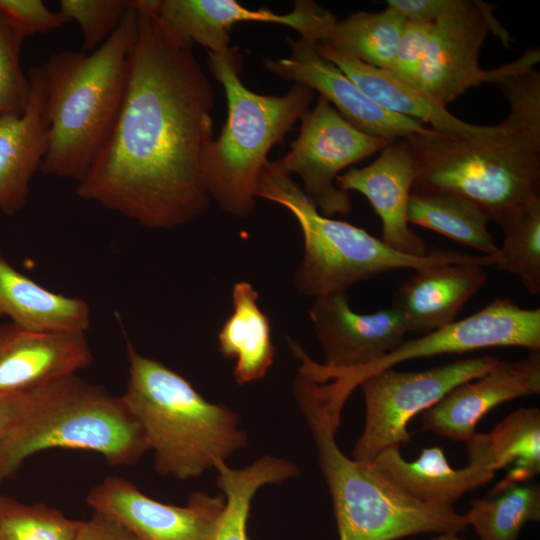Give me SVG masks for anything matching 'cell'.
I'll return each instance as SVG.
<instances>
[{"instance_id":"obj_1","label":"cell","mask_w":540,"mask_h":540,"mask_svg":"<svg viewBox=\"0 0 540 540\" xmlns=\"http://www.w3.org/2000/svg\"><path fill=\"white\" fill-rule=\"evenodd\" d=\"M136 11L118 116L75 193L145 228L171 230L210 205L202 157L213 139L215 95L194 43Z\"/></svg>"},{"instance_id":"obj_2","label":"cell","mask_w":540,"mask_h":540,"mask_svg":"<svg viewBox=\"0 0 540 540\" xmlns=\"http://www.w3.org/2000/svg\"><path fill=\"white\" fill-rule=\"evenodd\" d=\"M136 31L137 11L130 6L97 49L59 51L40 66L48 126L44 175L76 183L86 175L118 116Z\"/></svg>"},{"instance_id":"obj_3","label":"cell","mask_w":540,"mask_h":540,"mask_svg":"<svg viewBox=\"0 0 540 540\" xmlns=\"http://www.w3.org/2000/svg\"><path fill=\"white\" fill-rule=\"evenodd\" d=\"M294 392L330 492L339 540H397L466 529L464 515L453 507L415 500L370 464L341 451L335 434L342 410L332 403L321 382L298 369Z\"/></svg>"},{"instance_id":"obj_4","label":"cell","mask_w":540,"mask_h":540,"mask_svg":"<svg viewBox=\"0 0 540 540\" xmlns=\"http://www.w3.org/2000/svg\"><path fill=\"white\" fill-rule=\"evenodd\" d=\"M128 381L121 396L140 422L162 476L188 480L247 445L238 414L208 401L181 374L126 340Z\"/></svg>"},{"instance_id":"obj_5","label":"cell","mask_w":540,"mask_h":540,"mask_svg":"<svg viewBox=\"0 0 540 540\" xmlns=\"http://www.w3.org/2000/svg\"><path fill=\"white\" fill-rule=\"evenodd\" d=\"M406 140L415 165L412 190L462 196L498 225L540 196V123L509 112L486 137L464 138L430 128Z\"/></svg>"},{"instance_id":"obj_6","label":"cell","mask_w":540,"mask_h":540,"mask_svg":"<svg viewBox=\"0 0 540 540\" xmlns=\"http://www.w3.org/2000/svg\"><path fill=\"white\" fill-rule=\"evenodd\" d=\"M255 196L284 207L299 224L303 254L293 283L305 297L347 292L356 283L393 270L451 263L494 265L493 256L460 251L435 250L422 256L398 252L360 227L323 215L279 160L264 164Z\"/></svg>"},{"instance_id":"obj_7","label":"cell","mask_w":540,"mask_h":540,"mask_svg":"<svg viewBox=\"0 0 540 540\" xmlns=\"http://www.w3.org/2000/svg\"><path fill=\"white\" fill-rule=\"evenodd\" d=\"M208 65L224 88L227 118L219 136L204 150V183L210 200L243 219L255 210L257 180L269 151L309 110L314 91L300 84L282 96L251 91L240 79L242 56L237 48L208 52Z\"/></svg>"},{"instance_id":"obj_8","label":"cell","mask_w":540,"mask_h":540,"mask_svg":"<svg viewBox=\"0 0 540 540\" xmlns=\"http://www.w3.org/2000/svg\"><path fill=\"white\" fill-rule=\"evenodd\" d=\"M95 452L113 466L136 463L149 451L144 430L122 397L70 375L0 442V484L26 459L48 449Z\"/></svg>"},{"instance_id":"obj_9","label":"cell","mask_w":540,"mask_h":540,"mask_svg":"<svg viewBox=\"0 0 540 540\" xmlns=\"http://www.w3.org/2000/svg\"><path fill=\"white\" fill-rule=\"evenodd\" d=\"M494 6L480 0H460L453 10L434 22L433 32L413 87L435 104L447 106L468 89L482 83H498L517 71L534 68L538 48L526 50L501 67L483 70L481 47L492 33L508 48L512 38L493 14Z\"/></svg>"},{"instance_id":"obj_10","label":"cell","mask_w":540,"mask_h":540,"mask_svg":"<svg viewBox=\"0 0 540 540\" xmlns=\"http://www.w3.org/2000/svg\"><path fill=\"white\" fill-rule=\"evenodd\" d=\"M501 360L484 355L456 360L423 371L383 369L359 384L365 401V424L352 458L370 464L386 449L410 442V420L457 385L480 377Z\"/></svg>"},{"instance_id":"obj_11","label":"cell","mask_w":540,"mask_h":540,"mask_svg":"<svg viewBox=\"0 0 540 540\" xmlns=\"http://www.w3.org/2000/svg\"><path fill=\"white\" fill-rule=\"evenodd\" d=\"M389 142L351 125L323 96L301 118L298 137L281 159V167L296 174L302 189L325 216L348 214L352 202L336 178L345 168L380 152Z\"/></svg>"},{"instance_id":"obj_12","label":"cell","mask_w":540,"mask_h":540,"mask_svg":"<svg viewBox=\"0 0 540 540\" xmlns=\"http://www.w3.org/2000/svg\"><path fill=\"white\" fill-rule=\"evenodd\" d=\"M490 347H521L540 351V309L518 306L508 298H495L476 313L441 328L403 341L376 363L352 372L320 371L335 390L348 399L370 374L412 359L465 353Z\"/></svg>"},{"instance_id":"obj_13","label":"cell","mask_w":540,"mask_h":540,"mask_svg":"<svg viewBox=\"0 0 540 540\" xmlns=\"http://www.w3.org/2000/svg\"><path fill=\"white\" fill-rule=\"evenodd\" d=\"M131 5L154 14L177 34L215 54L231 49L230 31L237 23L282 25L318 43L337 21L333 13L310 0H296L286 14L249 9L234 0H131Z\"/></svg>"},{"instance_id":"obj_14","label":"cell","mask_w":540,"mask_h":540,"mask_svg":"<svg viewBox=\"0 0 540 540\" xmlns=\"http://www.w3.org/2000/svg\"><path fill=\"white\" fill-rule=\"evenodd\" d=\"M291 54L264 57V68L276 77L319 92L351 125L371 136L391 142L426 133L424 123L385 110L366 96L336 65L324 59L317 42L308 37L287 38Z\"/></svg>"},{"instance_id":"obj_15","label":"cell","mask_w":540,"mask_h":540,"mask_svg":"<svg viewBox=\"0 0 540 540\" xmlns=\"http://www.w3.org/2000/svg\"><path fill=\"white\" fill-rule=\"evenodd\" d=\"M86 503L139 540H204L224 508L225 496L196 491L185 506L171 505L147 496L124 478L108 476L90 490Z\"/></svg>"},{"instance_id":"obj_16","label":"cell","mask_w":540,"mask_h":540,"mask_svg":"<svg viewBox=\"0 0 540 540\" xmlns=\"http://www.w3.org/2000/svg\"><path fill=\"white\" fill-rule=\"evenodd\" d=\"M308 315L324 354V362L318 366L325 372L368 367L397 348L408 333L394 306L357 313L349 305L347 292L314 298Z\"/></svg>"},{"instance_id":"obj_17","label":"cell","mask_w":540,"mask_h":540,"mask_svg":"<svg viewBox=\"0 0 540 540\" xmlns=\"http://www.w3.org/2000/svg\"><path fill=\"white\" fill-rule=\"evenodd\" d=\"M468 463L454 469L439 446L422 448L414 461L405 460L399 447L381 452L370 465L407 496L420 502L453 507L467 492L495 476L488 433H475L465 442Z\"/></svg>"},{"instance_id":"obj_18","label":"cell","mask_w":540,"mask_h":540,"mask_svg":"<svg viewBox=\"0 0 540 540\" xmlns=\"http://www.w3.org/2000/svg\"><path fill=\"white\" fill-rule=\"evenodd\" d=\"M540 393V351L501 361L484 375L463 382L421 413L423 431L466 442L480 420L504 402Z\"/></svg>"},{"instance_id":"obj_19","label":"cell","mask_w":540,"mask_h":540,"mask_svg":"<svg viewBox=\"0 0 540 540\" xmlns=\"http://www.w3.org/2000/svg\"><path fill=\"white\" fill-rule=\"evenodd\" d=\"M415 165L406 139L389 142L369 165L350 168L336 178L339 189L366 197L382 224L381 240L403 254H427L425 241L409 227L407 208Z\"/></svg>"},{"instance_id":"obj_20","label":"cell","mask_w":540,"mask_h":540,"mask_svg":"<svg viewBox=\"0 0 540 540\" xmlns=\"http://www.w3.org/2000/svg\"><path fill=\"white\" fill-rule=\"evenodd\" d=\"M92 361L86 334L32 332L0 323V396L74 375Z\"/></svg>"},{"instance_id":"obj_21","label":"cell","mask_w":540,"mask_h":540,"mask_svg":"<svg viewBox=\"0 0 540 540\" xmlns=\"http://www.w3.org/2000/svg\"><path fill=\"white\" fill-rule=\"evenodd\" d=\"M31 94L22 114L0 115V211L19 213L27 203L33 176L48 149L45 84L41 67L28 72Z\"/></svg>"},{"instance_id":"obj_22","label":"cell","mask_w":540,"mask_h":540,"mask_svg":"<svg viewBox=\"0 0 540 540\" xmlns=\"http://www.w3.org/2000/svg\"><path fill=\"white\" fill-rule=\"evenodd\" d=\"M487 278L484 267L474 263L422 268L400 285L393 306L402 314L408 333L425 334L454 322Z\"/></svg>"},{"instance_id":"obj_23","label":"cell","mask_w":540,"mask_h":540,"mask_svg":"<svg viewBox=\"0 0 540 540\" xmlns=\"http://www.w3.org/2000/svg\"><path fill=\"white\" fill-rule=\"evenodd\" d=\"M317 52L336 65L371 100L385 110L429 123L432 129L464 138L486 137L498 129L496 125H476L465 122L441 107L412 85L349 55L316 44Z\"/></svg>"},{"instance_id":"obj_24","label":"cell","mask_w":540,"mask_h":540,"mask_svg":"<svg viewBox=\"0 0 540 540\" xmlns=\"http://www.w3.org/2000/svg\"><path fill=\"white\" fill-rule=\"evenodd\" d=\"M0 317L24 330L86 334L88 303L51 291L13 267L0 251Z\"/></svg>"},{"instance_id":"obj_25","label":"cell","mask_w":540,"mask_h":540,"mask_svg":"<svg viewBox=\"0 0 540 540\" xmlns=\"http://www.w3.org/2000/svg\"><path fill=\"white\" fill-rule=\"evenodd\" d=\"M259 293L248 281L232 287V312L218 333L223 357L232 359L239 385L261 380L274 363L271 323L258 305Z\"/></svg>"},{"instance_id":"obj_26","label":"cell","mask_w":540,"mask_h":540,"mask_svg":"<svg viewBox=\"0 0 540 540\" xmlns=\"http://www.w3.org/2000/svg\"><path fill=\"white\" fill-rule=\"evenodd\" d=\"M214 469L225 505L204 540H249L247 522L257 491L266 485H280L300 473L293 462L272 455H263L240 469L220 461Z\"/></svg>"},{"instance_id":"obj_27","label":"cell","mask_w":540,"mask_h":540,"mask_svg":"<svg viewBox=\"0 0 540 540\" xmlns=\"http://www.w3.org/2000/svg\"><path fill=\"white\" fill-rule=\"evenodd\" d=\"M409 223L435 231L458 243L492 256L497 250L485 212L454 193L412 190L407 208Z\"/></svg>"},{"instance_id":"obj_28","label":"cell","mask_w":540,"mask_h":540,"mask_svg":"<svg viewBox=\"0 0 540 540\" xmlns=\"http://www.w3.org/2000/svg\"><path fill=\"white\" fill-rule=\"evenodd\" d=\"M405 21L389 6L378 12L358 11L337 20L317 44L389 70Z\"/></svg>"},{"instance_id":"obj_29","label":"cell","mask_w":540,"mask_h":540,"mask_svg":"<svg viewBox=\"0 0 540 540\" xmlns=\"http://www.w3.org/2000/svg\"><path fill=\"white\" fill-rule=\"evenodd\" d=\"M496 470L506 474L489 494L513 484L526 483L540 472V410L520 408L488 433Z\"/></svg>"},{"instance_id":"obj_30","label":"cell","mask_w":540,"mask_h":540,"mask_svg":"<svg viewBox=\"0 0 540 540\" xmlns=\"http://www.w3.org/2000/svg\"><path fill=\"white\" fill-rule=\"evenodd\" d=\"M464 517L479 540H518L527 523L540 520V488L526 483L510 485L472 500Z\"/></svg>"},{"instance_id":"obj_31","label":"cell","mask_w":540,"mask_h":540,"mask_svg":"<svg viewBox=\"0 0 540 540\" xmlns=\"http://www.w3.org/2000/svg\"><path fill=\"white\" fill-rule=\"evenodd\" d=\"M504 233L494 256V267L516 275L532 295L540 293V196L499 225Z\"/></svg>"},{"instance_id":"obj_32","label":"cell","mask_w":540,"mask_h":540,"mask_svg":"<svg viewBox=\"0 0 540 540\" xmlns=\"http://www.w3.org/2000/svg\"><path fill=\"white\" fill-rule=\"evenodd\" d=\"M80 522L43 503L0 495V540H73Z\"/></svg>"},{"instance_id":"obj_33","label":"cell","mask_w":540,"mask_h":540,"mask_svg":"<svg viewBox=\"0 0 540 540\" xmlns=\"http://www.w3.org/2000/svg\"><path fill=\"white\" fill-rule=\"evenodd\" d=\"M60 12L78 23L83 51L97 49L119 26L130 8V0H61Z\"/></svg>"},{"instance_id":"obj_34","label":"cell","mask_w":540,"mask_h":540,"mask_svg":"<svg viewBox=\"0 0 540 540\" xmlns=\"http://www.w3.org/2000/svg\"><path fill=\"white\" fill-rule=\"evenodd\" d=\"M21 46L0 16V115H20L29 103L31 83L21 66Z\"/></svg>"},{"instance_id":"obj_35","label":"cell","mask_w":540,"mask_h":540,"mask_svg":"<svg viewBox=\"0 0 540 540\" xmlns=\"http://www.w3.org/2000/svg\"><path fill=\"white\" fill-rule=\"evenodd\" d=\"M0 16L22 42L27 37L48 33L69 22L60 11H51L41 0H0Z\"/></svg>"},{"instance_id":"obj_36","label":"cell","mask_w":540,"mask_h":540,"mask_svg":"<svg viewBox=\"0 0 540 540\" xmlns=\"http://www.w3.org/2000/svg\"><path fill=\"white\" fill-rule=\"evenodd\" d=\"M434 23L406 20L388 70L399 80L413 85L427 51Z\"/></svg>"},{"instance_id":"obj_37","label":"cell","mask_w":540,"mask_h":540,"mask_svg":"<svg viewBox=\"0 0 540 540\" xmlns=\"http://www.w3.org/2000/svg\"><path fill=\"white\" fill-rule=\"evenodd\" d=\"M54 381L0 396V442L45 398Z\"/></svg>"},{"instance_id":"obj_38","label":"cell","mask_w":540,"mask_h":540,"mask_svg":"<svg viewBox=\"0 0 540 540\" xmlns=\"http://www.w3.org/2000/svg\"><path fill=\"white\" fill-rule=\"evenodd\" d=\"M460 0H388L387 6L400 12L406 20L434 23L458 6Z\"/></svg>"},{"instance_id":"obj_39","label":"cell","mask_w":540,"mask_h":540,"mask_svg":"<svg viewBox=\"0 0 540 540\" xmlns=\"http://www.w3.org/2000/svg\"><path fill=\"white\" fill-rule=\"evenodd\" d=\"M73 540H139L127 528L116 520L94 512L80 522Z\"/></svg>"},{"instance_id":"obj_40","label":"cell","mask_w":540,"mask_h":540,"mask_svg":"<svg viewBox=\"0 0 540 540\" xmlns=\"http://www.w3.org/2000/svg\"><path fill=\"white\" fill-rule=\"evenodd\" d=\"M431 540H465L458 536V533H439Z\"/></svg>"},{"instance_id":"obj_41","label":"cell","mask_w":540,"mask_h":540,"mask_svg":"<svg viewBox=\"0 0 540 540\" xmlns=\"http://www.w3.org/2000/svg\"><path fill=\"white\" fill-rule=\"evenodd\" d=\"M301 351H304V350H303V348L300 347V348L296 349V350L294 351L293 354L295 355V357H297L298 353H300ZM299 368H300V367H299ZM300 369H301V368H300ZM302 370H303V369H302ZM314 379H315V378H314ZM324 383H325V382H324ZM325 384H326V383H325ZM326 387H327V386H326ZM327 389H328V388H327ZM328 391H329V390H328ZM329 393H330V392H329ZM331 396H332V395H331ZM332 397H333V396H332ZM335 400H336V399H335ZM336 401H337V400H336ZM339 403H340V402H339ZM340 404H341V403H340Z\"/></svg>"},{"instance_id":"obj_42","label":"cell","mask_w":540,"mask_h":540,"mask_svg":"<svg viewBox=\"0 0 540 540\" xmlns=\"http://www.w3.org/2000/svg\"><path fill=\"white\" fill-rule=\"evenodd\" d=\"M315 363H316L315 361L312 362L311 367H310V370H311V373H312L313 376H314V374H313V365H314ZM314 377H315V376H314ZM315 378H316V377H315ZM316 379H317V378H316ZM318 380H319V379H318ZM321 381H322V380H321ZM326 381H327V380H326ZM327 382H328V381H327ZM328 384H329V382H328ZM329 386H330V385H329ZM330 388H331V387H330ZM331 390H332V389H331ZM332 391H333V390H332ZM333 393H334V392H333ZM334 394H335V393H334ZM335 395H336V394H335ZM336 396H337V395H336ZM337 397H338V396H337ZM338 398H339V397H338ZM339 399H340V398H339ZM340 400H342V399H340ZM342 401H343V400H342ZM344 402H346V401H344Z\"/></svg>"}]
</instances>
